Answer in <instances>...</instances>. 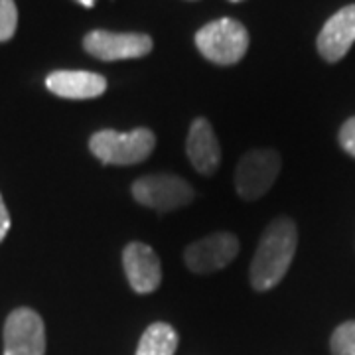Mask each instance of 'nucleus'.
I'll list each match as a JSON object with an SVG mask.
<instances>
[{
  "label": "nucleus",
  "mask_w": 355,
  "mask_h": 355,
  "mask_svg": "<svg viewBox=\"0 0 355 355\" xmlns=\"http://www.w3.org/2000/svg\"><path fill=\"white\" fill-rule=\"evenodd\" d=\"M83 48L89 55L101 62L137 60L153 51V38L139 32L93 30L83 38Z\"/></svg>",
  "instance_id": "6"
},
{
  "label": "nucleus",
  "mask_w": 355,
  "mask_h": 355,
  "mask_svg": "<svg viewBox=\"0 0 355 355\" xmlns=\"http://www.w3.org/2000/svg\"><path fill=\"white\" fill-rule=\"evenodd\" d=\"M156 146V137L150 128L140 127L130 132H116L105 128L89 139V150L103 164L132 166L146 160Z\"/></svg>",
  "instance_id": "2"
},
{
  "label": "nucleus",
  "mask_w": 355,
  "mask_h": 355,
  "mask_svg": "<svg viewBox=\"0 0 355 355\" xmlns=\"http://www.w3.org/2000/svg\"><path fill=\"white\" fill-rule=\"evenodd\" d=\"M355 42V4L343 6L342 10L328 18V22L324 24L322 32L318 34V51L320 55L336 64L345 53L352 50Z\"/></svg>",
  "instance_id": "10"
},
{
  "label": "nucleus",
  "mask_w": 355,
  "mask_h": 355,
  "mask_svg": "<svg viewBox=\"0 0 355 355\" xmlns=\"http://www.w3.org/2000/svg\"><path fill=\"white\" fill-rule=\"evenodd\" d=\"M340 144L345 153L355 158V116L347 119L340 130Z\"/></svg>",
  "instance_id": "16"
},
{
  "label": "nucleus",
  "mask_w": 355,
  "mask_h": 355,
  "mask_svg": "<svg viewBox=\"0 0 355 355\" xmlns=\"http://www.w3.org/2000/svg\"><path fill=\"white\" fill-rule=\"evenodd\" d=\"M196 46L211 64L233 65L249 50V32L239 20L219 18L198 30Z\"/></svg>",
  "instance_id": "3"
},
{
  "label": "nucleus",
  "mask_w": 355,
  "mask_h": 355,
  "mask_svg": "<svg viewBox=\"0 0 355 355\" xmlns=\"http://www.w3.org/2000/svg\"><path fill=\"white\" fill-rule=\"evenodd\" d=\"M46 87L64 99H95L107 91V79L93 71H53Z\"/></svg>",
  "instance_id": "12"
},
{
  "label": "nucleus",
  "mask_w": 355,
  "mask_h": 355,
  "mask_svg": "<svg viewBox=\"0 0 355 355\" xmlns=\"http://www.w3.org/2000/svg\"><path fill=\"white\" fill-rule=\"evenodd\" d=\"M135 200L156 211H174L193 200V188L176 174H148L132 184Z\"/></svg>",
  "instance_id": "5"
},
{
  "label": "nucleus",
  "mask_w": 355,
  "mask_h": 355,
  "mask_svg": "<svg viewBox=\"0 0 355 355\" xmlns=\"http://www.w3.org/2000/svg\"><path fill=\"white\" fill-rule=\"evenodd\" d=\"M123 266L132 291L139 294H148L160 286L162 280V266L160 259L153 247L146 243H128L123 251Z\"/></svg>",
  "instance_id": "9"
},
{
  "label": "nucleus",
  "mask_w": 355,
  "mask_h": 355,
  "mask_svg": "<svg viewBox=\"0 0 355 355\" xmlns=\"http://www.w3.org/2000/svg\"><path fill=\"white\" fill-rule=\"evenodd\" d=\"M331 354L355 355V320L345 322L331 336Z\"/></svg>",
  "instance_id": "14"
},
{
  "label": "nucleus",
  "mask_w": 355,
  "mask_h": 355,
  "mask_svg": "<svg viewBox=\"0 0 355 355\" xmlns=\"http://www.w3.org/2000/svg\"><path fill=\"white\" fill-rule=\"evenodd\" d=\"M282 168V158L272 148H254L239 160L235 170V188L243 200L253 202L272 188Z\"/></svg>",
  "instance_id": "4"
},
{
  "label": "nucleus",
  "mask_w": 355,
  "mask_h": 355,
  "mask_svg": "<svg viewBox=\"0 0 355 355\" xmlns=\"http://www.w3.org/2000/svg\"><path fill=\"white\" fill-rule=\"evenodd\" d=\"M186 154L191 166L203 176H214L217 172L221 164V146L207 119L200 116L191 123L186 140Z\"/></svg>",
  "instance_id": "11"
},
{
  "label": "nucleus",
  "mask_w": 355,
  "mask_h": 355,
  "mask_svg": "<svg viewBox=\"0 0 355 355\" xmlns=\"http://www.w3.org/2000/svg\"><path fill=\"white\" fill-rule=\"evenodd\" d=\"M239 253V239L233 233H214L191 243L184 253V261L191 272L209 275L227 266Z\"/></svg>",
  "instance_id": "8"
},
{
  "label": "nucleus",
  "mask_w": 355,
  "mask_h": 355,
  "mask_svg": "<svg viewBox=\"0 0 355 355\" xmlns=\"http://www.w3.org/2000/svg\"><path fill=\"white\" fill-rule=\"evenodd\" d=\"M296 245L298 231L288 217L275 219L263 231L249 268V279L254 291H270L286 277L296 253Z\"/></svg>",
  "instance_id": "1"
},
{
  "label": "nucleus",
  "mask_w": 355,
  "mask_h": 355,
  "mask_svg": "<svg viewBox=\"0 0 355 355\" xmlns=\"http://www.w3.org/2000/svg\"><path fill=\"white\" fill-rule=\"evenodd\" d=\"M46 328L30 308H18L4 324V355H44Z\"/></svg>",
  "instance_id": "7"
},
{
  "label": "nucleus",
  "mask_w": 355,
  "mask_h": 355,
  "mask_svg": "<svg viewBox=\"0 0 355 355\" xmlns=\"http://www.w3.org/2000/svg\"><path fill=\"white\" fill-rule=\"evenodd\" d=\"M231 2H241V0H231Z\"/></svg>",
  "instance_id": "19"
},
{
  "label": "nucleus",
  "mask_w": 355,
  "mask_h": 355,
  "mask_svg": "<svg viewBox=\"0 0 355 355\" xmlns=\"http://www.w3.org/2000/svg\"><path fill=\"white\" fill-rule=\"evenodd\" d=\"M10 231V216H8V209L4 205V200L0 196V243L4 241L6 233Z\"/></svg>",
  "instance_id": "17"
},
{
  "label": "nucleus",
  "mask_w": 355,
  "mask_h": 355,
  "mask_svg": "<svg viewBox=\"0 0 355 355\" xmlns=\"http://www.w3.org/2000/svg\"><path fill=\"white\" fill-rule=\"evenodd\" d=\"M178 347V334L172 326L156 322L142 334L137 355H174Z\"/></svg>",
  "instance_id": "13"
},
{
  "label": "nucleus",
  "mask_w": 355,
  "mask_h": 355,
  "mask_svg": "<svg viewBox=\"0 0 355 355\" xmlns=\"http://www.w3.org/2000/svg\"><path fill=\"white\" fill-rule=\"evenodd\" d=\"M18 26V10L14 0H0V42L14 36Z\"/></svg>",
  "instance_id": "15"
},
{
  "label": "nucleus",
  "mask_w": 355,
  "mask_h": 355,
  "mask_svg": "<svg viewBox=\"0 0 355 355\" xmlns=\"http://www.w3.org/2000/svg\"><path fill=\"white\" fill-rule=\"evenodd\" d=\"M77 2H79V4H83L85 8H91V6L95 4V0H77Z\"/></svg>",
  "instance_id": "18"
}]
</instances>
